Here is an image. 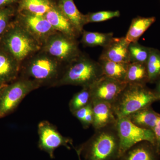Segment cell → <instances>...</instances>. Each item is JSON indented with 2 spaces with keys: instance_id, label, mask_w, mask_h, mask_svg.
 Listing matches in <instances>:
<instances>
[{
  "instance_id": "cell-1",
  "label": "cell",
  "mask_w": 160,
  "mask_h": 160,
  "mask_svg": "<svg viewBox=\"0 0 160 160\" xmlns=\"http://www.w3.org/2000/svg\"><path fill=\"white\" fill-rule=\"evenodd\" d=\"M65 66L41 49L21 64L19 77L33 81L40 87H56Z\"/></svg>"
},
{
  "instance_id": "cell-2",
  "label": "cell",
  "mask_w": 160,
  "mask_h": 160,
  "mask_svg": "<svg viewBox=\"0 0 160 160\" xmlns=\"http://www.w3.org/2000/svg\"><path fill=\"white\" fill-rule=\"evenodd\" d=\"M116 125L96 130L89 139L75 149L76 151L85 160H118L120 145Z\"/></svg>"
},
{
  "instance_id": "cell-3",
  "label": "cell",
  "mask_w": 160,
  "mask_h": 160,
  "mask_svg": "<svg viewBox=\"0 0 160 160\" xmlns=\"http://www.w3.org/2000/svg\"><path fill=\"white\" fill-rule=\"evenodd\" d=\"M103 76L98 62L81 52L64 66L62 76L56 87L63 86L90 87Z\"/></svg>"
},
{
  "instance_id": "cell-4",
  "label": "cell",
  "mask_w": 160,
  "mask_h": 160,
  "mask_svg": "<svg viewBox=\"0 0 160 160\" xmlns=\"http://www.w3.org/2000/svg\"><path fill=\"white\" fill-rule=\"evenodd\" d=\"M157 101L154 92L146 85L127 84L112 106L118 119L128 117Z\"/></svg>"
},
{
  "instance_id": "cell-5",
  "label": "cell",
  "mask_w": 160,
  "mask_h": 160,
  "mask_svg": "<svg viewBox=\"0 0 160 160\" xmlns=\"http://www.w3.org/2000/svg\"><path fill=\"white\" fill-rule=\"evenodd\" d=\"M0 47L22 64L42 49L34 38L14 20L0 40Z\"/></svg>"
},
{
  "instance_id": "cell-6",
  "label": "cell",
  "mask_w": 160,
  "mask_h": 160,
  "mask_svg": "<svg viewBox=\"0 0 160 160\" xmlns=\"http://www.w3.org/2000/svg\"><path fill=\"white\" fill-rule=\"evenodd\" d=\"M39 88L33 81L20 77L6 85L0 99V118L12 113L27 95Z\"/></svg>"
},
{
  "instance_id": "cell-7",
  "label": "cell",
  "mask_w": 160,
  "mask_h": 160,
  "mask_svg": "<svg viewBox=\"0 0 160 160\" xmlns=\"http://www.w3.org/2000/svg\"><path fill=\"white\" fill-rule=\"evenodd\" d=\"M42 49L64 65L77 57L82 52L77 39L58 32L48 38Z\"/></svg>"
},
{
  "instance_id": "cell-8",
  "label": "cell",
  "mask_w": 160,
  "mask_h": 160,
  "mask_svg": "<svg viewBox=\"0 0 160 160\" xmlns=\"http://www.w3.org/2000/svg\"><path fill=\"white\" fill-rule=\"evenodd\" d=\"M116 127L120 139L119 157L140 142L147 141L155 145V136L153 130L136 126L128 117L118 118Z\"/></svg>"
},
{
  "instance_id": "cell-9",
  "label": "cell",
  "mask_w": 160,
  "mask_h": 160,
  "mask_svg": "<svg viewBox=\"0 0 160 160\" xmlns=\"http://www.w3.org/2000/svg\"><path fill=\"white\" fill-rule=\"evenodd\" d=\"M38 147L42 151L48 153L50 158H54V151L61 146L71 149L72 140L63 136L58 131L57 128L47 121L40 122L38 125Z\"/></svg>"
},
{
  "instance_id": "cell-10",
  "label": "cell",
  "mask_w": 160,
  "mask_h": 160,
  "mask_svg": "<svg viewBox=\"0 0 160 160\" xmlns=\"http://www.w3.org/2000/svg\"><path fill=\"white\" fill-rule=\"evenodd\" d=\"M14 20L42 46L55 30L43 16L17 12Z\"/></svg>"
},
{
  "instance_id": "cell-11",
  "label": "cell",
  "mask_w": 160,
  "mask_h": 160,
  "mask_svg": "<svg viewBox=\"0 0 160 160\" xmlns=\"http://www.w3.org/2000/svg\"><path fill=\"white\" fill-rule=\"evenodd\" d=\"M127 84L103 76L90 87L92 102H104L112 105Z\"/></svg>"
},
{
  "instance_id": "cell-12",
  "label": "cell",
  "mask_w": 160,
  "mask_h": 160,
  "mask_svg": "<svg viewBox=\"0 0 160 160\" xmlns=\"http://www.w3.org/2000/svg\"><path fill=\"white\" fill-rule=\"evenodd\" d=\"M129 45L125 37L113 38L110 43L103 48L99 59L129 63Z\"/></svg>"
},
{
  "instance_id": "cell-13",
  "label": "cell",
  "mask_w": 160,
  "mask_h": 160,
  "mask_svg": "<svg viewBox=\"0 0 160 160\" xmlns=\"http://www.w3.org/2000/svg\"><path fill=\"white\" fill-rule=\"evenodd\" d=\"M57 32L77 39L81 35L68 19L59 9L57 4L44 16Z\"/></svg>"
},
{
  "instance_id": "cell-14",
  "label": "cell",
  "mask_w": 160,
  "mask_h": 160,
  "mask_svg": "<svg viewBox=\"0 0 160 160\" xmlns=\"http://www.w3.org/2000/svg\"><path fill=\"white\" fill-rule=\"evenodd\" d=\"M92 106L93 114L92 126L95 130L116 125L118 118L112 104L104 102L92 101Z\"/></svg>"
},
{
  "instance_id": "cell-15",
  "label": "cell",
  "mask_w": 160,
  "mask_h": 160,
  "mask_svg": "<svg viewBox=\"0 0 160 160\" xmlns=\"http://www.w3.org/2000/svg\"><path fill=\"white\" fill-rule=\"evenodd\" d=\"M21 64L0 47V84L8 85L18 78Z\"/></svg>"
},
{
  "instance_id": "cell-16",
  "label": "cell",
  "mask_w": 160,
  "mask_h": 160,
  "mask_svg": "<svg viewBox=\"0 0 160 160\" xmlns=\"http://www.w3.org/2000/svg\"><path fill=\"white\" fill-rule=\"evenodd\" d=\"M118 160H160V153L152 143L143 141L128 149Z\"/></svg>"
},
{
  "instance_id": "cell-17",
  "label": "cell",
  "mask_w": 160,
  "mask_h": 160,
  "mask_svg": "<svg viewBox=\"0 0 160 160\" xmlns=\"http://www.w3.org/2000/svg\"><path fill=\"white\" fill-rule=\"evenodd\" d=\"M57 6L80 34L86 25V14L81 13L73 2V0H58Z\"/></svg>"
},
{
  "instance_id": "cell-18",
  "label": "cell",
  "mask_w": 160,
  "mask_h": 160,
  "mask_svg": "<svg viewBox=\"0 0 160 160\" xmlns=\"http://www.w3.org/2000/svg\"><path fill=\"white\" fill-rule=\"evenodd\" d=\"M56 4L54 0H19L17 9V12L44 16Z\"/></svg>"
},
{
  "instance_id": "cell-19",
  "label": "cell",
  "mask_w": 160,
  "mask_h": 160,
  "mask_svg": "<svg viewBox=\"0 0 160 160\" xmlns=\"http://www.w3.org/2000/svg\"><path fill=\"white\" fill-rule=\"evenodd\" d=\"M160 117V113L149 106L136 112L128 117L136 126L143 129L153 130Z\"/></svg>"
},
{
  "instance_id": "cell-20",
  "label": "cell",
  "mask_w": 160,
  "mask_h": 160,
  "mask_svg": "<svg viewBox=\"0 0 160 160\" xmlns=\"http://www.w3.org/2000/svg\"><path fill=\"white\" fill-rule=\"evenodd\" d=\"M156 18L138 16L132 21L129 30L125 37L129 43L138 42L140 38L155 22Z\"/></svg>"
},
{
  "instance_id": "cell-21",
  "label": "cell",
  "mask_w": 160,
  "mask_h": 160,
  "mask_svg": "<svg viewBox=\"0 0 160 160\" xmlns=\"http://www.w3.org/2000/svg\"><path fill=\"white\" fill-rule=\"evenodd\" d=\"M98 62L102 67L103 76L125 82L129 63L116 62L99 58Z\"/></svg>"
},
{
  "instance_id": "cell-22",
  "label": "cell",
  "mask_w": 160,
  "mask_h": 160,
  "mask_svg": "<svg viewBox=\"0 0 160 160\" xmlns=\"http://www.w3.org/2000/svg\"><path fill=\"white\" fill-rule=\"evenodd\" d=\"M125 82L127 84L141 85H146L149 83L146 64L129 63Z\"/></svg>"
},
{
  "instance_id": "cell-23",
  "label": "cell",
  "mask_w": 160,
  "mask_h": 160,
  "mask_svg": "<svg viewBox=\"0 0 160 160\" xmlns=\"http://www.w3.org/2000/svg\"><path fill=\"white\" fill-rule=\"evenodd\" d=\"M81 35L82 36L81 43L84 46L89 47L102 46L104 48L108 45L114 38L112 32L102 33L84 30Z\"/></svg>"
},
{
  "instance_id": "cell-24",
  "label": "cell",
  "mask_w": 160,
  "mask_h": 160,
  "mask_svg": "<svg viewBox=\"0 0 160 160\" xmlns=\"http://www.w3.org/2000/svg\"><path fill=\"white\" fill-rule=\"evenodd\" d=\"M146 66L149 83L155 82L160 78V51L158 49L151 48Z\"/></svg>"
},
{
  "instance_id": "cell-25",
  "label": "cell",
  "mask_w": 160,
  "mask_h": 160,
  "mask_svg": "<svg viewBox=\"0 0 160 160\" xmlns=\"http://www.w3.org/2000/svg\"><path fill=\"white\" fill-rule=\"evenodd\" d=\"M90 87H83L72 98L69 104V110L72 113L92 103Z\"/></svg>"
},
{
  "instance_id": "cell-26",
  "label": "cell",
  "mask_w": 160,
  "mask_h": 160,
  "mask_svg": "<svg viewBox=\"0 0 160 160\" xmlns=\"http://www.w3.org/2000/svg\"><path fill=\"white\" fill-rule=\"evenodd\" d=\"M150 50V47L143 46L138 42L129 43V50L130 63L146 64L149 58Z\"/></svg>"
},
{
  "instance_id": "cell-27",
  "label": "cell",
  "mask_w": 160,
  "mask_h": 160,
  "mask_svg": "<svg viewBox=\"0 0 160 160\" xmlns=\"http://www.w3.org/2000/svg\"><path fill=\"white\" fill-rule=\"evenodd\" d=\"M17 13L13 6L0 8V40L8 29Z\"/></svg>"
},
{
  "instance_id": "cell-28",
  "label": "cell",
  "mask_w": 160,
  "mask_h": 160,
  "mask_svg": "<svg viewBox=\"0 0 160 160\" xmlns=\"http://www.w3.org/2000/svg\"><path fill=\"white\" fill-rule=\"evenodd\" d=\"M120 12L116 11H102L89 12L86 14V24L90 23L101 22L120 16Z\"/></svg>"
},
{
  "instance_id": "cell-29",
  "label": "cell",
  "mask_w": 160,
  "mask_h": 160,
  "mask_svg": "<svg viewBox=\"0 0 160 160\" xmlns=\"http://www.w3.org/2000/svg\"><path fill=\"white\" fill-rule=\"evenodd\" d=\"M92 109V103L86 106L81 108V109H78V110L74 112L72 114L78 119L80 122H82L84 118L86 116L87 113L89 112L91 109Z\"/></svg>"
},
{
  "instance_id": "cell-30",
  "label": "cell",
  "mask_w": 160,
  "mask_h": 160,
  "mask_svg": "<svg viewBox=\"0 0 160 160\" xmlns=\"http://www.w3.org/2000/svg\"><path fill=\"white\" fill-rule=\"evenodd\" d=\"M155 136V146L158 151L160 153V117L153 129Z\"/></svg>"
},
{
  "instance_id": "cell-31",
  "label": "cell",
  "mask_w": 160,
  "mask_h": 160,
  "mask_svg": "<svg viewBox=\"0 0 160 160\" xmlns=\"http://www.w3.org/2000/svg\"><path fill=\"white\" fill-rule=\"evenodd\" d=\"M93 122V114L92 109L87 113L84 119L81 122L84 129H88L92 126Z\"/></svg>"
},
{
  "instance_id": "cell-32",
  "label": "cell",
  "mask_w": 160,
  "mask_h": 160,
  "mask_svg": "<svg viewBox=\"0 0 160 160\" xmlns=\"http://www.w3.org/2000/svg\"><path fill=\"white\" fill-rule=\"evenodd\" d=\"M19 0H0V8L13 6L18 4Z\"/></svg>"
},
{
  "instance_id": "cell-33",
  "label": "cell",
  "mask_w": 160,
  "mask_h": 160,
  "mask_svg": "<svg viewBox=\"0 0 160 160\" xmlns=\"http://www.w3.org/2000/svg\"><path fill=\"white\" fill-rule=\"evenodd\" d=\"M155 83V88L153 91L158 98V101H160V78L156 81Z\"/></svg>"
},
{
  "instance_id": "cell-34",
  "label": "cell",
  "mask_w": 160,
  "mask_h": 160,
  "mask_svg": "<svg viewBox=\"0 0 160 160\" xmlns=\"http://www.w3.org/2000/svg\"><path fill=\"white\" fill-rule=\"evenodd\" d=\"M7 85H2L0 84V99H1V97H2V94L3 90H4V88L6 87V86Z\"/></svg>"
},
{
  "instance_id": "cell-35",
  "label": "cell",
  "mask_w": 160,
  "mask_h": 160,
  "mask_svg": "<svg viewBox=\"0 0 160 160\" xmlns=\"http://www.w3.org/2000/svg\"><path fill=\"white\" fill-rule=\"evenodd\" d=\"M77 153V155L78 156V157L79 160H82L81 159V155H80V153H79L78 152H76Z\"/></svg>"
}]
</instances>
